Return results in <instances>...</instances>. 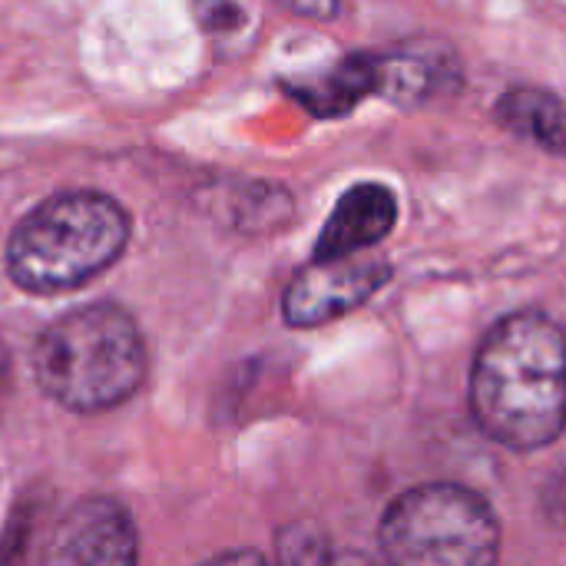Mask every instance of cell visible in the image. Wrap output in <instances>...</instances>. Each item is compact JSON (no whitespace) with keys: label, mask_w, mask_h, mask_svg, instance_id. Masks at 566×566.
I'll return each instance as SVG.
<instances>
[{"label":"cell","mask_w":566,"mask_h":566,"mask_svg":"<svg viewBox=\"0 0 566 566\" xmlns=\"http://www.w3.org/2000/svg\"><path fill=\"white\" fill-rule=\"evenodd\" d=\"M471 411L511 451H541L566 428V335L541 312L507 315L471 368Z\"/></svg>","instance_id":"1"},{"label":"cell","mask_w":566,"mask_h":566,"mask_svg":"<svg viewBox=\"0 0 566 566\" xmlns=\"http://www.w3.org/2000/svg\"><path fill=\"white\" fill-rule=\"evenodd\" d=\"M149 375L136 318L116 302L70 308L33 345L40 391L73 415H99L129 401Z\"/></svg>","instance_id":"2"},{"label":"cell","mask_w":566,"mask_h":566,"mask_svg":"<svg viewBox=\"0 0 566 566\" xmlns=\"http://www.w3.org/2000/svg\"><path fill=\"white\" fill-rule=\"evenodd\" d=\"M133 219L106 192L70 189L36 202L7 239V275L33 295H60L93 282L129 245Z\"/></svg>","instance_id":"3"},{"label":"cell","mask_w":566,"mask_h":566,"mask_svg":"<svg viewBox=\"0 0 566 566\" xmlns=\"http://www.w3.org/2000/svg\"><path fill=\"white\" fill-rule=\"evenodd\" d=\"M381 551L401 566H491L501 557L494 507L461 484H424L381 517Z\"/></svg>","instance_id":"4"},{"label":"cell","mask_w":566,"mask_h":566,"mask_svg":"<svg viewBox=\"0 0 566 566\" xmlns=\"http://www.w3.org/2000/svg\"><path fill=\"white\" fill-rule=\"evenodd\" d=\"M391 279V265L378 255L352 252L315 259L285 289L282 318L292 328H318L361 308Z\"/></svg>","instance_id":"5"},{"label":"cell","mask_w":566,"mask_h":566,"mask_svg":"<svg viewBox=\"0 0 566 566\" xmlns=\"http://www.w3.org/2000/svg\"><path fill=\"white\" fill-rule=\"evenodd\" d=\"M139 557V537L129 511L113 497H83L53 527L43 564L126 566Z\"/></svg>","instance_id":"6"},{"label":"cell","mask_w":566,"mask_h":566,"mask_svg":"<svg viewBox=\"0 0 566 566\" xmlns=\"http://www.w3.org/2000/svg\"><path fill=\"white\" fill-rule=\"evenodd\" d=\"M461 83V66L444 43H405L375 53V93L398 106H421Z\"/></svg>","instance_id":"7"},{"label":"cell","mask_w":566,"mask_h":566,"mask_svg":"<svg viewBox=\"0 0 566 566\" xmlns=\"http://www.w3.org/2000/svg\"><path fill=\"white\" fill-rule=\"evenodd\" d=\"M395 222H398L395 192L381 182H358L335 202V209L315 242V259L368 252L385 235H391Z\"/></svg>","instance_id":"8"},{"label":"cell","mask_w":566,"mask_h":566,"mask_svg":"<svg viewBox=\"0 0 566 566\" xmlns=\"http://www.w3.org/2000/svg\"><path fill=\"white\" fill-rule=\"evenodd\" d=\"M285 90L318 119L348 116L365 96H375V53H352L325 73L285 83Z\"/></svg>","instance_id":"9"},{"label":"cell","mask_w":566,"mask_h":566,"mask_svg":"<svg viewBox=\"0 0 566 566\" xmlns=\"http://www.w3.org/2000/svg\"><path fill=\"white\" fill-rule=\"evenodd\" d=\"M494 116L517 139L566 159V106L560 96L537 86H514L497 99Z\"/></svg>","instance_id":"10"},{"label":"cell","mask_w":566,"mask_h":566,"mask_svg":"<svg viewBox=\"0 0 566 566\" xmlns=\"http://www.w3.org/2000/svg\"><path fill=\"white\" fill-rule=\"evenodd\" d=\"M216 202H229V219L242 232H265L272 226H282L292 212V196L275 186H235V192H216Z\"/></svg>","instance_id":"11"},{"label":"cell","mask_w":566,"mask_h":566,"mask_svg":"<svg viewBox=\"0 0 566 566\" xmlns=\"http://www.w3.org/2000/svg\"><path fill=\"white\" fill-rule=\"evenodd\" d=\"M332 557L325 534L315 524H292L279 534L282 564H325Z\"/></svg>","instance_id":"12"},{"label":"cell","mask_w":566,"mask_h":566,"mask_svg":"<svg viewBox=\"0 0 566 566\" xmlns=\"http://www.w3.org/2000/svg\"><path fill=\"white\" fill-rule=\"evenodd\" d=\"M192 17L212 36L232 33L245 23V10L235 0H192Z\"/></svg>","instance_id":"13"},{"label":"cell","mask_w":566,"mask_h":566,"mask_svg":"<svg viewBox=\"0 0 566 566\" xmlns=\"http://www.w3.org/2000/svg\"><path fill=\"white\" fill-rule=\"evenodd\" d=\"M285 10L298 13V17H312V20H332L342 10V0H279Z\"/></svg>","instance_id":"14"}]
</instances>
